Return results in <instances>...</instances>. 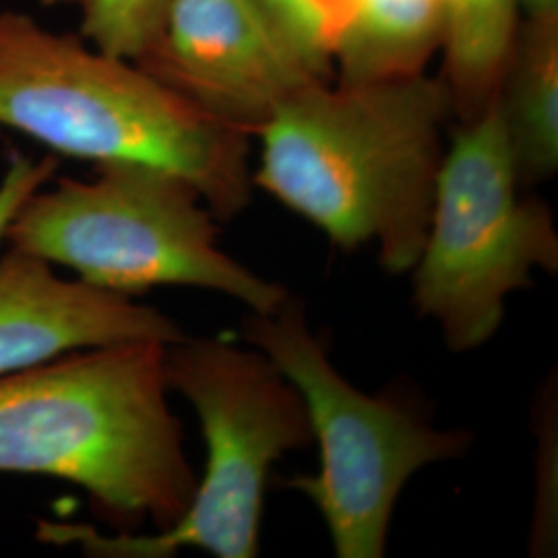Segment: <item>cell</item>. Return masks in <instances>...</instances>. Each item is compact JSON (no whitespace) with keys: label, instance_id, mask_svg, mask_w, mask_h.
I'll list each match as a JSON object with an SVG mask.
<instances>
[{"label":"cell","instance_id":"cell-12","mask_svg":"<svg viewBox=\"0 0 558 558\" xmlns=\"http://www.w3.org/2000/svg\"><path fill=\"white\" fill-rule=\"evenodd\" d=\"M519 0H442V62L461 80L497 75L518 38Z\"/></svg>","mask_w":558,"mask_h":558},{"label":"cell","instance_id":"cell-4","mask_svg":"<svg viewBox=\"0 0 558 558\" xmlns=\"http://www.w3.org/2000/svg\"><path fill=\"white\" fill-rule=\"evenodd\" d=\"M163 375L168 389L193 405L207 449L203 480L182 518L151 536L38 521L36 538L96 558H168L180 548L218 558L259 555L271 468L315 442L304 399L255 345L244 350L220 338L186 336L166 345Z\"/></svg>","mask_w":558,"mask_h":558},{"label":"cell","instance_id":"cell-3","mask_svg":"<svg viewBox=\"0 0 558 558\" xmlns=\"http://www.w3.org/2000/svg\"><path fill=\"white\" fill-rule=\"evenodd\" d=\"M0 126L66 158L179 174L218 221L234 220L253 199L251 135L135 62L11 11L0 13Z\"/></svg>","mask_w":558,"mask_h":558},{"label":"cell","instance_id":"cell-14","mask_svg":"<svg viewBox=\"0 0 558 558\" xmlns=\"http://www.w3.org/2000/svg\"><path fill=\"white\" fill-rule=\"evenodd\" d=\"M536 497L532 519V557L557 555V383H546L536 403Z\"/></svg>","mask_w":558,"mask_h":558},{"label":"cell","instance_id":"cell-15","mask_svg":"<svg viewBox=\"0 0 558 558\" xmlns=\"http://www.w3.org/2000/svg\"><path fill=\"white\" fill-rule=\"evenodd\" d=\"M300 59L323 81H336L325 25L313 0H253Z\"/></svg>","mask_w":558,"mask_h":558},{"label":"cell","instance_id":"cell-8","mask_svg":"<svg viewBox=\"0 0 558 558\" xmlns=\"http://www.w3.org/2000/svg\"><path fill=\"white\" fill-rule=\"evenodd\" d=\"M135 64L251 137L278 104L323 81L253 0H172L158 40Z\"/></svg>","mask_w":558,"mask_h":558},{"label":"cell","instance_id":"cell-17","mask_svg":"<svg viewBox=\"0 0 558 558\" xmlns=\"http://www.w3.org/2000/svg\"><path fill=\"white\" fill-rule=\"evenodd\" d=\"M519 7L527 15H550L558 13V0H519Z\"/></svg>","mask_w":558,"mask_h":558},{"label":"cell","instance_id":"cell-10","mask_svg":"<svg viewBox=\"0 0 558 558\" xmlns=\"http://www.w3.org/2000/svg\"><path fill=\"white\" fill-rule=\"evenodd\" d=\"M339 83L424 73L440 50L442 0H313Z\"/></svg>","mask_w":558,"mask_h":558},{"label":"cell","instance_id":"cell-9","mask_svg":"<svg viewBox=\"0 0 558 558\" xmlns=\"http://www.w3.org/2000/svg\"><path fill=\"white\" fill-rule=\"evenodd\" d=\"M184 338L160 311L83 279L59 278L52 263L34 253L11 246L0 257V375L80 350Z\"/></svg>","mask_w":558,"mask_h":558},{"label":"cell","instance_id":"cell-13","mask_svg":"<svg viewBox=\"0 0 558 558\" xmlns=\"http://www.w3.org/2000/svg\"><path fill=\"white\" fill-rule=\"evenodd\" d=\"M80 9L81 36L108 57L140 62L160 36L172 0H40Z\"/></svg>","mask_w":558,"mask_h":558},{"label":"cell","instance_id":"cell-11","mask_svg":"<svg viewBox=\"0 0 558 558\" xmlns=\"http://www.w3.org/2000/svg\"><path fill=\"white\" fill-rule=\"evenodd\" d=\"M497 104L519 184L532 191L558 170V13L521 20Z\"/></svg>","mask_w":558,"mask_h":558},{"label":"cell","instance_id":"cell-16","mask_svg":"<svg viewBox=\"0 0 558 558\" xmlns=\"http://www.w3.org/2000/svg\"><path fill=\"white\" fill-rule=\"evenodd\" d=\"M59 168L57 156H46L40 161L13 156L11 166L0 182V244L4 242L7 226L23 201L41 189L54 177Z\"/></svg>","mask_w":558,"mask_h":558},{"label":"cell","instance_id":"cell-1","mask_svg":"<svg viewBox=\"0 0 558 558\" xmlns=\"http://www.w3.org/2000/svg\"><path fill=\"white\" fill-rule=\"evenodd\" d=\"M453 112L439 77L313 81L255 133L253 184L333 246H377L380 269L416 265L430 226Z\"/></svg>","mask_w":558,"mask_h":558},{"label":"cell","instance_id":"cell-2","mask_svg":"<svg viewBox=\"0 0 558 558\" xmlns=\"http://www.w3.org/2000/svg\"><path fill=\"white\" fill-rule=\"evenodd\" d=\"M166 343L80 350L0 375V474L64 480L122 534L172 527L197 488L168 403Z\"/></svg>","mask_w":558,"mask_h":558},{"label":"cell","instance_id":"cell-5","mask_svg":"<svg viewBox=\"0 0 558 558\" xmlns=\"http://www.w3.org/2000/svg\"><path fill=\"white\" fill-rule=\"evenodd\" d=\"M199 191L179 174L140 163L100 166L94 180L62 179L32 193L4 242L124 296L182 286L271 313L290 292L226 255Z\"/></svg>","mask_w":558,"mask_h":558},{"label":"cell","instance_id":"cell-7","mask_svg":"<svg viewBox=\"0 0 558 558\" xmlns=\"http://www.w3.org/2000/svg\"><path fill=\"white\" fill-rule=\"evenodd\" d=\"M523 193L497 101L476 122L453 124L412 302L456 354L497 336L507 299L532 288L536 269L558 274L553 209Z\"/></svg>","mask_w":558,"mask_h":558},{"label":"cell","instance_id":"cell-6","mask_svg":"<svg viewBox=\"0 0 558 558\" xmlns=\"http://www.w3.org/2000/svg\"><path fill=\"white\" fill-rule=\"evenodd\" d=\"M242 339L299 389L319 442V472L288 480V488L315 505L336 557H385L408 480L426 465L463 458L472 435L435 428L399 399L366 396L343 379L292 294L271 313L248 311Z\"/></svg>","mask_w":558,"mask_h":558}]
</instances>
